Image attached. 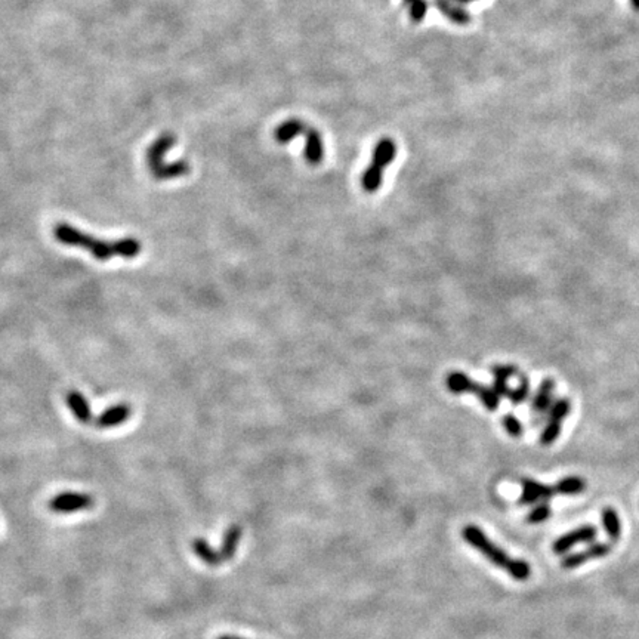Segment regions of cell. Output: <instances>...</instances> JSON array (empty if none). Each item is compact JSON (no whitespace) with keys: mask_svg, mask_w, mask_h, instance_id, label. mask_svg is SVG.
I'll use <instances>...</instances> for the list:
<instances>
[{"mask_svg":"<svg viewBox=\"0 0 639 639\" xmlns=\"http://www.w3.org/2000/svg\"><path fill=\"white\" fill-rule=\"evenodd\" d=\"M54 236L61 245L80 247L91 253L95 259L101 262H106L114 257L132 259L138 257L141 252V243L134 237H127L116 241H106L89 236L66 222H59L55 225Z\"/></svg>","mask_w":639,"mask_h":639,"instance_id":"obj_1","label":"cell"},{"mask_svg":"<svg viewBox=\"0 0 639 639\" xmlns=\"http://www.w3.org/2000/svg\"><path fill=\"white\" fill-rule=\"evenodd\" d=\"M462 538L494 566L506 570L515 580L526 582L531 576V567L527 561L510 558L502 547L493 543L480 527L466 526L462 530Z\"/></svg>","mask_w":639,"mask_h":639,"instance_id":"obj_2","label":"cell"},{"mask_svg":"<svg viewBox=\"0 0 639 639\" xmlns=\"http://www.w3.org/2000/svg\"><path fill=\"white\" fill-rule=\"evenodd\" d=\"M175 135L171 132H166L161 134L147 150V164L151 175L155 176V180L171 181L176 180V178L185 176L191 171L189 164L185 160H178L172 163L164 161L166 155H168V151L175 145Z\"/></svg>","mask_w":639,"mask_h":639,"instance_id":"obj_3","label":"cell"},{"mask_svg":"<svg viewBox=\"0 0 639 639\" xmlns=\"http://www.w3.org/2000/svg\"><path fill=\"white\" fill-rule=\"evenodd\" d=\"M94 503V497L87 493L64 491L50 499L49 509L55 514H74L91 509Z\"/></svg>","mask_w":639,"mask_h":639,"instance_id":"obj_4","label":"cell"},{"mask_svg":"<svg viewBox=\"0 0 639 639\" xmlns=\"http://www.w3.org/2000/svg\"><path fill=\"white\" fill-rule=\"evenodd\" d=\"M598 536V530L594 526H583L580 529L573 530L570 533H566L564 536H561L559 539L554 542L552 551L558 555H562L568 552L571 547L576 546L577 543H592Z\"/></svg>","mask_w":639,"mask_h":639,"instance_id":"obj_5","label":"cell"},{"mask_svg":"<svg viewBox=\"0 0 639 639\" xmlns=\"http://www.w3.org/2000/svg\"><path fill=\"white\" fill-rule=\"evenodd\" d=\"M611 549H612V546L610 543L598 542V543L589 545L582 552L564 557L561 561V566H562V568H566V570H573V568H576L579 566L586 564L587 561L599 559V558L607 557L611 552Z\"/></svg>","mask_w":639,"mask_h":639,"instance_id":"obj_6","label":"cell"},{"mask_svg":"<svg viewBox=\"0 0 639 639\" xmlns=\"http://www.w3.org/2000/svg\"><path fill=\"white\" fill-rule=\"evenodd\" d=\"M521 487H522V494L518 501L519 505H533L540 501L546 502L555 494V490H554V487H551V485H546V484L538 482L534 480H529V478H524L521 481Z\"/></svg>","mask_w":639,"mask_h":639,"instance_id":"obj_7","label":"cell"},{"mask_svg":"<svg viewBox=\"0 0 639 639\" xmlns=\"http://www.w3.org/2000/svg\"><path fill=\"white\" fill-rule=\"evenodd\" d=\"M554 391L555 380L552 378H546L542 380L540 387L536 391L531 399V412L536 415H547L549 408L554 403Z\"/></svg>","mask_w":639,"mask_h":639,"instance_id":"obj_8","label":"cell"},{"mask_svg":"<svg viewBox=\"0 0 639 639\" xmlns=\"http://www.w3.org/2000/svg\"><path fill=\"white\" fill-rule=\"evenodd\" d=\"M306 139H305V150L303 156L305 160L310 164H320L324 159V144L322 134H320L314 127L306 129Z\"/></svg>","mask_w":639,"mask_h":639,"instance_id":"obj_9","label":"cell"},{"mask_svg":"<svg viewBox=\"0 0 639 639\" xmlns=\"http://www.w3.org/2000/svg\"><path fill=\"white\" fill-rule=\"evenodd\" d=\"M129 417H131V407L127 404H117V405H113V407L107 408V410L102 412L96 417L95 424L101 429H107V428H114V426H119V425L124 424V422Z\"/></svg>","mask_w":639,"mask_h":639,"instance_id":"obj_10","label":"cell"},{"mask_svg":"<svg viewBox=\"0 0 639 639\" xmlns=\"http://www.w3.org/2000/svg\"><path fill=\"white\" fill-rule=\"evenodd\" d=\"M445 385L453 394H477L480 383L472 380L466 373L452 372L445 378Z\"/></svg>","mask_w":639,"mask_h":639,"instance_id":"obj_11","label":"cell"},{"mask_svg":"<svg viewBox=\"0 0 639 639\" xmlns=\"http://www.w3.org/2000/svg\"><path fill=\"white\" fill-rule=\"evenodd\" d=\"M395 156H397V145L394 141L391 138H382L373 150L372 164L385 169L389 163L395 160Z\"/></svg>","mask_w":639,"mask_h":639,"instance_id":"obj_12","label":"cell"},{"mask_svg":"<svg viewBox=\"0 0 639 639\" xmlns=\"http://www.w3.org/2000/svg\"><path fill=\"white\" fill-rule=\"evenodd\" d=\"M241 536H243V530L238 524H233V526H229L225 530L221 549H220L222 561H231L236 557V552H237L240 540H241Z\"/></svg>","mask_w":639,"mask_h":639,"instance_id":"obj_13","label":"cell"},{"mask_svg":"<svg viewBox=\"0 0 639 639\" xmlns=\"http://www.w3.org/2000/svg\"><path fill=\"white\" fill-rule=\"evenodd\" d=\"M67 405L76 419L82 422V424H89L92 420L91 405H89L85 395L79 391H71L67 394Z\"/></svg>","mask_w":639,"mask_h":639,"instance_id":"obj_14","label":"cell"},{"mask_svg":"<svg viewBox=\"0 0 639 639\" xmlns=\"http://www.w3.org/2000/svg\"><path fill=\"white\" fill-rule=\"evenodd\" d=\"M433 6H436L445 18H449L457 25H468L471 22V15L464 8L456 5L453 0H433Z\"/></svg>","mask_w":639,"mask_h":639,"instance_id":"obj_15","label":"cell"},{"mask_svg":"<svg viewBox=\"0 0 639 639\" xmlns=\"http://www.w3.org/2000/svg\"><path fill=\"white\" fill-rule=\"evenodd\" d=\"M306 129H308V127H306L303 122H301L299 119H290L277 127L274 132V138L278 144H287L293 138L305 134Z\"/></svg>","mask_w":639,"mask_h":639,"instance_id":"obj_16","label":"cell"},{"mask_svg":"<svg viewBox=\"0 0 639 639\" xmlns=\"http://www.w3.org/2000/svg\"><path fill=\"white\" fill-rule=\"evenodd\" d=\"M193 551L204 562V564H208L210 567H218L222 562L221 554L218 551H215L206 539H201V538L196 539L193 542Z\"/></svg>","mask_w":639,"mask_h":639,"instance_id":"obj_17","label":"cell"},{"mask_svg":"<svg viewBox=\"0 0 639 639\" xmlns=\"http://www.w3.org/2000/svg\"><path fill=\"white\" fill-rule=\"evenodd\" d=\"M554 490L557 494L564 496L580 494L586 490V481L582 477H566L554 485Z\"/></svg>","mask_w":639,"mask_h":639,"instance_id":"obj_18","label":"cell"},{"mask_svg":"<svg viewBox=\"0 0 639 639\" xmlns=\"http://www.w3.org/2000/svg\"><path fill=\"white\" fill-rule=\"evenodd\" d=\"M603 526L612 542H617L622 536V522L619 514L612 508L603 510Z\"/></svg>","mask_w":639,"mask_h":639,"instance_id":"obj_19","label":"cell"},{"mask_svg":"<svg viewBox=\"0 0 639 639\" xmlns=\"http://www.w3.org/2000/svg\"><path fill=\"white\" fill-rule=\"evenodd\" d=\"M383 182V169L378 168L375 164H370L363 173L361 178V185L364 188L366 193H376V191L382 187Z\"/></svg>","mask_w":639,"mask_h":639,"instance_id":"obj_20","label":"cell"},{"mask_svg":"<svg viewBox=\"0 0 639 639\" xmlns=\"http://www.w3.org/2000/svg\"><path fill=\"white\" fill-rule=\"evenodd\" d=\"M477 397L480 399L481 404L487 408V410L490 412H496L497 408H499L501 405V397H499V394H497L493 387H484L480 383V388L477 391Z\"/></svg>","mask_w":639,"mask_h":639,"instance_id":"obj_21","label":"cell"},{"mask_svg":"<svg viewBox=\"0 0 639 639\" xmlns=\"http://www.w3.org/2000/svg\"><path fill=\"white\" fill-rule=\"evenodd\" d=\"M519 385L515 389H510L509 400L514 405H519L527 401L530 397V380L526 373H519Z\"/></svg>","mask_w":639,"mask_h":639,"instance_id":"obj_22","label":"cell"},{"mask_svg":"<svg viewBox=\"0 0 639 639\" xmlns=\"http://www.w3.org/2000/svg\"><path fill=\"white\" fill-rule=\"evenodd\" d=\"M571 412V401L568 399H557L554 400L551 408L547 412V420L562 422Z\"/></svg>","mask_w":639,"mask_h":639,"instance_id":"obj_23","label":"cell"},{"mask_svg":"<svg viewBox=\"0 0 639 639\" xmlns=\"http://www.w3.org/2000/svg\"><path fill=\"white\" fill-rule=\"evenodd\" d=\"M562 422H558V420H547L546 422V425L540 433V444L542 445H551L554 444L558 437L561 436V431H562Z\"/></svg>","mask_w":639,"mask_h":639,"instance_id":"obj_24","label":"cell"},{"mask_svg":"<svg viewBox=\"0 0 639 639\" xmlns=\"http://www.w3.org/2000/svg\"><path fill=\"white\" fill-rule=\"evenodd\" d=\"M551 514H552V509H551V506H549V503L547 502H542V503H539L538 506H534L530 510V514L527 515V522H530V524H542L549 517H551Z\"/></svg>","mask_w":639,"mask_h":639,"instance_id":"obj_25","label":"cell"},{"mask_svg":"<svg viewBox=\"0 0 639 639\" xmlns=\"http://www.w3.org/2000/svg\"><path fill=\"white\" fill-rule=\"evenodd\" d=\"M503 422V426H505V431L509 433L510 437H514V438H519L522 433H524V425L521 424V420L512 415V413H506L502 419Z\"/></svg>","mask_w":639,"mask_h":639,"instance_id":"obj_26","label":"cell"},{"mask_svg":"<svg viewBox=\"0 0 639 639\" xmlns=\"http://www.w3.org/2000/svg\"><path fill=\"white\" fill-rule=\"evenodd\" d=\"M491 373L496 379H503L508 380L514 376L519 375V370L514 364H497L491 367Z\"/></svg>","mask_w":639,"mask_h":639,"instance_id":"obj_27","label":"cell"},{"mask_svg":"<svg viewBox=\"0 0 639 639\" xmlns=\"http://www.w3.org/2000/svg\"><path fill=\"white\" fill-rule=\"evenodd\" d=\"M428 12V2L426 0H416L410 5V18L413 22H420L426 17Z\"/></svg>","mask_w":639,"mask_h":639,"instance_id":"obj_28","label":"cell"},{"mask_svg":"<svg viewBox=\"0 0 639 639\" xmlns=\"http://www.w3.org/2000/svg\"><path fill=\"white\" fill-rule=\"evenodd\" d=\"M493 389L499 394V397H509V394H510V388L508 385V380H503V379H496L494 378V382H493Z\"/></svg>","mask_w":639,"mask_h":639,"instance_id":"obj_29","label":"cell"},{"mask_svg":"<svg viewBox=\"0 0 639 639\" xmlns=\"http://www.w3.org/2000/svg\"><path fill=\"white\" fill-rule=\"evenodd\" d=\"M631 5L636 12H639V0H631Z\"/></svg>","mask_w":639,"mask_h":639,"instance_id":"obj_30","label":"cell"},{"mask_svg":"<svg viewBox=\"0 0 639 639\" xmlns=\"http://www.w3.org/2000/svg\"><path fill=\"white\" fill-rule=\"evenodd\" d=\"M454 3H460V5H464V3H471V2H477V0H453Z\"/></svg>","mask_w":639,"mask_h":639,"instance_id":"obj_31","label":"cell"},{"mask_svg":"<svg viewBox=\"0 0 639 639\" xmlns=\"http://www.w3.org/2000/svg\"><path fill=\"white\" fill-rule=\"evenodd\" d=\"M218 639H245V638H238V636H231V635H222Z\"/></svg>","mask_w":639,"mask_h":639,"instance_id":"obj_32","label":"cell"},{"mask_svg":"<svg viewBox=\"0 0 639 639\" xmlns=\"http://www.w3.org/2000/svg\"><path fill=\"white\" fill-rule=\"evenodd\" d=\"M413 2H416V0H403V3H404V5H408V6H410Z\"/></svg>","mask_w":639,"mask_h":639,"instance_id":"obj_33","label":"cell"}]
</instances>
